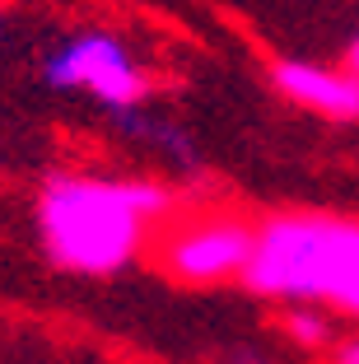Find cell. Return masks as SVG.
Returning <instances> with one entry per match:
<instances>
[{
  "label": "cell",
  "instance_id": "obj_1",
  "mask_svg": "<svg viewBox=\"0 0 359 364\" xmlns=\"http://www.w3.org/2000/svg\"><path fill=\"white\" fill-rule=\"evenodd\" d=\"M173 220V192L149 178L52 173L38 192V238L70 276H117Z\"/></svg>",
  "mask_w": 359,
  "mask_h": 364
},
{
  "label": "cell",
  "instance_id": "obj_2",
  "mask_svg": "<svg viewBox=\"0 0 359 364\" xmlns=\"http://www.w3.org/2000/svg\"><path fill=\"white\" fill-rule=\"evenodd\" d=\"M243 289L271 304H317L359 318V220L322 210L262 220Z\"/></svg>",
  "mask_w": 359,
  "mask_h": 364
},
{
  "label": "cell",
  "instance_id": "obj_3",
  "mask_svg": "<svg viewBox=\"0 0 359 364\" xmlns=\"http://www.w3.org/2000/svg\"><path fill=\"white\" fill-rule=\"evenodd\" d=\"M159 271L187 289L243 285L247 262L257 252V225L229 210H205L168 220L159 234Z\"/></svg>",
  "mask_w": 359,
  "mask_h": 364
},
{
  "label": "cell",
  "instance_id": "obj_4",
  "mask_svg": "<svg viewBox=\"0 0 359 364\" xmlns=\"http://www.w3.org/2000/svg\"><path fill=\"white\" fill-rule=\"evenodd\" d=\"M43 75L52 89L89 94L94 103H103L117 117H136L140 107H145L149 89H154L149 65L117 33H103V28H85V33H75V38H65L47 56Z\"/></svg>",
  "mask_w": 359,
  "mask_h": 364
},
{
  "label": "cell",
  "instance_id": "obj_5",
  "mask_svg": "<svg viewBox=\"0 0 359 364\" xmlns=\"http://www.w3.org/2000/svg\"><path fill=\"white\" fill-rule=\"evenodd\" d=\"M266 80L285 103L313 112L322 122H359V80L345 61H313V56H271Z\"/></svg>",
  "mask_w": 359,
  "mask_h": 364
},
{
  "label": "cell",
  "instance_id": "obj_6",
  "mask_svg": "<svg viewBox=\"0 0 359 364\" xmlns=\"http://www.w3.org/2000/svg\"><path fill=\"white\" fill-rule=\"evenodd\" d=\"M280 332L289 336L304 350H327L336 346V327H331V313L317 309V304H280Z\"/></svg>",
  "mask_w": 359,
  "mask_h": 364
},
{
  "label": "cell",
  "instance_id": "obj_7",
  "mask_svg": "<svg viewBox=\"0 0 359 364\" xmlns=\"http://www.w3.org/2000/svg\"><path fill=\"white\" fill-rule=\"evenodd\" d=\"M331 364H359V336H345L331 346Z\"/></svg>",
  "mask_w": 359,
  "mask_h": 364
},
{
  "label": "cell",
  "instance_id": "obj_8",
  "mask_svg": "<svg viewBox=\"0 0 359 364\" xmlns=\"http://www.w3.org/2000/svg\"><path fill=\"white\" fill-rule=\"evenodd\" d=\"M345 70H350V75L359 80V33L350 38V47H345Z\"/></svg>",
  "mask_w": 359,
  "mask_h": 364
}]
</instances>
